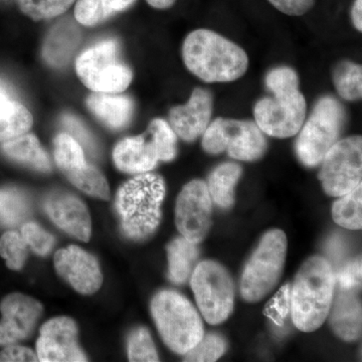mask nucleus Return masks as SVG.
I'll return each mask as SVG.
<instances>
[{
  "label": "nucleus",
  "instance_id": "nucleus-34",
  "mask_svg": "<svg viewBox=\"0 0 362 362\" xmlns=\"http://www.w3.org/2000/svg\"><path fill=\"white\" fill-rule=\"evenodd\" d=\"M128 357L130 361H158L153 340L149 331L139 327L131 333L128 339Z\"/></svg>",
  "mask_w": 362,
  "mask_h": 362
},
{
  "label": "nucleus",
  "instance_id": "nucleus-20",
  "mask_svg": "<svg viewBox=\"0 0 362 362\" xmlns=\"http://www.w3.org/2000/svg\"><path fill=\"white\" fill-rule=\"evenodd\" d=\"M88 109L107 127L119 130L132 119L134 104L129 97L94 92L87 99Z\"/></svg>",
  "mask_w": 362,
  "mask_h": 362
},
{
  "label": "nucleus",
  "instance_id": "nucleus-43",
  "mask_svg": "<svg viewBox=\"0 0 362 362\" xmlns=\"http://www.w3.org/2000/svg\"><path fill=\"white\" fill-rule=\"evenodd\" d=\"M149 6L157 9H166L173 6L176 0H146Z\"/></svg>",
  "mask_w": 362,
  "mask_h": 362
},
{
  "label": "nucleus",
  "instance_id": "nucleus-30",
  "mask_svg": "<svg viewBox=\"0 0 362 362\" xmlns=\"http://www.w3.org/2000/svg\"><path fill=\"white\" fill-rule=\"evenodd\" d=\"M30 214V204L21 190L14 187L0 189V221L4 225H20Z\"/></svg>",
  "mask_w": 362,
  "mask_h": 362
},
{
  "label": "nucleus",
  "instance_id": "nucleus-3",
  "mask_svg": "<svg viewBox=\"0 0 362 362\" xmlns=\"http://www.w3.org/2000/svg\"><path fill=\"white\" fill-rule=\"evenodd\" d=\"M165 197V182L160 175H136L119 188L116 211L124 235L131 240H143L156 232L161 220V204Z\"/></svg>",
  "mask_w": 362,
  "mask_h": 362
},
{
  "label": "nucleus",
  "instance_id": "nucleus-44",
  "mask_svg": "<svg viewBox=\"0 0 362 362\" xmlns=\"http://www.w3.org/2000/svg\"><path fill=\"white\" fill-rule=\"evenodd\" d=\"M8 100H13L11 99V94H9L8 90H7L4 85L0 84V103L8 101Z\"/></svg>",
  "mask_w": 362,
  "mask_h": 362
},
{
  "label": "nucleus",
  "instance_id": "nucleus-29",
  "mask_svg": "<svg viewBox=\"0 0 362 362\" xmlns=\"http://www.w3.org/2000/svg\"><path fill=\"white\" fill-rule=\"evenodd\" d=\"M66 176L76 187L85 194L104 201L110 199V188L106 178L92 164L86 163L83 168L66 173Z\"/></svg>",
  "mask_w": 362,
  "mask_h": 362
},
{
  "label": "nucleus",
  "instance_id": "nucleus-12",
  "mask_svg": "<svg viewBox=\"0 0 362 362\" xmlns=\"http://www.w3.org/2000/svg\"><path fill=\"white\" fill-rule=\"evenodd\" d=\"M319 180L324 192L331 197H342L361 185L362 139L351 136L338 140L325 154Z\"/></svg>",
  "mask_w": 362,
  "mask_h": 362
},
{
  "label": "nucleus",
  "instance_id": "nucleus-13",
  "mask_svg": "<svg viewBox=\"0 0 362 362\" xmlns=\"http://www.w3.org/2000/svg\"><path fill=\"white\" fill-rule=\"evenodd\" d=\"M175 223L183 238L197 245L211 226V197L204 181L195 180L181 190L176 201Z\"/></svg>",
  "mask_w": 362,
  "mask_h": 362
},
{
  "label": "nucleus",
  "instance_id": "nucleus-35",
  "mask_svg": "<svg viewBox=\"0 0 362 362\" xmlns=\"http://www.w3.org/2000/svg\"><path fill=\"white\" fill-rule=\"evenodd\" d=\"M226 340L218 334H209L202 337L201 341L194 349L185 354V361L209 362L216 361L225 354Z\"/></svg>",
  "mask_w": 362,
  "mask_h": 362
},
{
  "label": "nucleus",
  "instance_id": "nucleus-28",
  "mask_svg": "<svg viewBox=\"0 0 362 362\" xmlns=\"http://www.w3.org/2000/svg\"><path fill=\"white\" fill-rule=\"evenodd\" d=\"M54 156L57 165L65 175L87 163L82 145L69 133H61L54 138Z\"/></svg>",
  "mask_w": 362,
  "mask_h": 362
},
{
  "label": "nucleus",
  "instance_id": "nucleus-24",
  "mask_svg": "<svg viewBox=\"0 0 362 362\" xmlns=\"http://www.w3.org/2000/svg\"><path fill=\"white\" fill-rule=\"evenodd\" d=\"M136 0H78L75 18L85 26H95L122 13L134 4Z\"/></svg>",
  "mask_w": 362,
  "mask_h": 362
},
{
  "label": "nucleus",
  "instance_id": "nucleus-5",
  "mask_svg": "<svg viewBox=\"0 0 362 362\" xmlns=\"http://www.w3.org/2000/svg\"><path fill=\"white\" fill-rule=\"evenodd\" d=\"M151 313L162 339L176 354H187L204 337L199 314L177 292H159L152 300Z\"/></svg>",
  "mask_w": 362,
  "mask_h": 362
},
{
  "label": "nucleus",
  "instance_id": "nucleus-21",
  "mask_svg": "<svg viewBox=\"0 0 362 362\" xmlns=\"http://www.w3.org/2000/svg\"><path fill=\"white\" fill-rule=\"evenodd\" d=\"M1 150L4 156L11 160L23 164L40 173H49L52 170L49 156L35 135L25 133L13 139L7 140L2 143Z\"/></svg>",
  "mask_w": 362,
  "mask_h": 362
},
{
  "label": "nucleus",
  "instance_id": "nucleus-6",
  "mask_svg": "<svg viewBox=\"0 0 362 362\" xmlns=\"http://www.w3.org/2000/svg\"><path fill=\"white\" fill-rule=\"evenodd\" d=\"M76 71L81 82L97 93L120 94L129 87L133 73L121 56L116 40H105L78 54Z\"/></svg>",
  "mask_w": 362,
  "mask_h": 362
},
{
  "label": "nucleus",
  "instance_id": "nucleus-33",
  "mask_svg": "<svg viewBox=\"0 0 362 362\" xmlns=\"http://www.w3.org/2000/svg\"><path fill=\"white\" fill-rule=\"evenodd\" d=\"M78 37L77 33H62L59 28L56 32L52 33V35L49 33V39H47L44 49L45 59L51 63L54 54L58 52L54 66L65 64L66 59H68L74 47H76L78 44Z\"/></svg>",
  "mask_w": 362,
  "mask_h": 362
},
{
  "label": "nucleus",
  "instance_id": "nucleus-26",
  "mask_svg": "<svg viewBox=\"0 0 362 362\" xmlns=\"http://www.w3.org/2000/svg\"><path fill=\"white\" fill-rule=\"evenodd\" d=\"M333 204L332 218L338 226L349 230H361L362 226V185Z\"/></svg>",
  "mask_w": 362,
  "mask_h": 362
},
{
  "label": "nucleus",
  "instance_id": "nucleus-8",
  "mask_svg": "<svg viewBox=\"0 0 362 362\" xmlns=\"http://www.w3.org/2000/svg\"><path fill=\"white\" fill-rule=\"evenodd\" d=\"M287 238L280 230H269L247 261L240 293L247 302H258L275 288L285 266Z\"/></svg>",
  "mask_w": 362,
  "mask_h": 362
},
{
  "label": "nucleus",
  "instance_id": "nucleus-2",
  "mask_svg": "<svg viewBox=\"0 0 362 362\" xmlns=\"http://www.w3.org/2000/svg\"><path fill=\"white\" fill-rule=\"evenodd\" d=\"M335 278L327 259L315 256L307 259L298 272L291 288V313L298 329L312 332L329 314Z\"/></svg>",
  "mask_w": 362,
  "mask_h": 362
},
{
  "label": "nucleus",
  "instance_id": "nucleus-42",
  "mask_svg": "<svg viewBox=\"0 0 362 362\" xmlns=\"http://www.w3.org/2000/svg\"><path fill=\"white\" fill-rule=\"evenodd\" d=\"M352 23L357 30H362V0H356L351 11Z\"/></svg>",
  "mask_w": 362,
  "mask_h": 362
},
{
  "label": "nucleus",
  "instance_id": "nucleus-1",
  "mask_svg": "<svg viewBox=\"0 0 362 362\" xmlns=\"http://www.w3.org/2000/svg\"><path fill=\"white\" fill-rule=\"evenodd\" d=\"M185 65L206 83H228L242 78L249 66L247 52L213 30L190 33L182 45Z\"/></svg>",
  "mask_w": 362,
  "mask_h": 362
},
{
  "label": "nucleus",
  "instance_id": "nucleus-40",
  "mask_svg": "<svg viewBox=\"0 0 362 362\" xmlns=\"http://www.w3.org/2000/svg\"><path fill=\"white\" fill-rule=\"evenodd\" d=\"M281 13L288 16H300L308 13L315 0H268Z\"/></svg>",
  "mask_w": 362,
  "mask_h": 362
},
{
  "label": "nucleus",
  "instance_id": "nucleus-25",
  "mask_svg": "<svg viewBox=\"0 0 362 362\" xmlns=\"http://www.w3.org/2000/svg\"><path fill=\"white\" fill-rule=\"evenodd\" d=\"M33 124L32 113L20 102L8 100L0 103V142L28 133Z\"/></svg>",
  "mask_w": 362,
  "mask_h": 362
},
{
  "label": "nucleus",
  "instance_id": "nucleus-10",
  "mask_svg": "<svg viewBox=\"0 0 362 362\" xmlns=\"http://www.w3.org/2000/svg\"><path fill=\"white\" fill-rule=\"evenodd\" d=\"M190 284L207 323L220 324L232 314L235 285L228 272L220 264L214 261L199 263L192 273Z\"/></svg>",
  "mask_w": 362,
  "mask_h": 362
},
{
  "label": "nucleus",
  "instance_id": "nucleus-31",
  "mask_svg": "<svg viewBox=\"0 0 362 362\" xmlns=\"http://www.w3.org/2000/svg\"><path fill=\"white\" fill-rule=\"evenodd\" d=\"M76 0H18L21 11L33 21L49 20L65 13Z\"/></svg>",
  "mask_w": 362,
  "mask_h": 362
},
{
  "label": "nucleus",
  "instance_id": "nucleus-9",
  "mask_svg": "<svg viewBox=\"0 0 362 362\" xmlns=\"http://www.w3.org/2000/svg\"><path fill=\"white\" fill-rule=\"evenodd\" d=\"M202 135L204 151L214 156L226 151L233 159L255 161L267 150L263 131L252 121L216 118Z\"/></svg>",
  "mask_w": 362,
  "mask_h": 362
},
{
  "label": "nucleus",
  "instance_id": "nucleus-41",
  "mask_svg": "<svg viewBox=\"0 0 362 362\" xmlns=\"http://www.w3.org/2000/svg\"><path fill=\"white\" fill-rule=\"evenodd\" d=\"M23 361H39L37 352L28 347L16 345V343L6 345V349L0 352V362Z\"/></svg>",
  "mask_w": 362,
  "mask_h": 362
},
{
  "label": "nucleus",
  "instance_id": "nucleus-23",
  "mask_svg": "<svg viewBox=\"0 0 362 362\" xmlns=\"http://www.w3.org/2000/svg\"><path fill=\"white\" fill-rule=\"evenodd\" d=\"M169 278L175 284L187 282L199 258L197 245L185 238L173 240L168 247Z\"/></svg>",
  "mask_w": 362,
  "mask_h": 362
},
{
  "label": "nucleus",
  "instance_id": "nucleus-37",
  "mask_svg": "<svg viewBox=\"0 0 362 362\" xmlns=\"http://www.w3.org/2000/svg\"><path fill=\"white\" fill-rule=\"evenodd\" d=\"M291 312V286H283L273 299L267 304L265 314L270 317L276 325H284Z\"/></svg>",
  "mask_w": 362,
  "mask_h": 362
},
{
  "label": "nucleus",
  "instance_id": "nucleus-22",
  "mask_svg": "<svg viewBox=\"0 0 362 362\" xmlns=\"http://www.w3.org/2000/svg\"><path fill=\"white\" fill-rule=\"evenodd\" d=\"M243 169L235 163H223L209 176L207 189L211 201L223 209H230L235 204V185L239 182Z\"/></svg>",
  "mask_w": 362,
  "mask_h": 362
},
{
  "label": "nucleus",
  "instance_id": "nucleus-38",
  "mask_svg": "<svg viewBox=\"0 0 362 362\" xmlns=\"http://www.w3.org/2000/svg\"><path fill=\"white\" fill-rule=\"evenodd\" d=\"M335 282L340 289L357 290L361 286V259L349 262L343 268L334 274Z\"/></svg>",
  "mask_w": 362,
  "mask_h": 362
},
{
  "label": "nucleus",
  "instance_id": "nucleus-18",
  "mask_svg": "<svg viewBox=\"0 0 362 362\" xmlns=\"http://www.w3.org/2000/svg\"><path fill=\"white\" fill-rule=\"evenodd\" d=\"M45 211L62 230L77 239L88 242L90 237L89 211L78 197L56 192L45 201Z\"/></svg>",
  "mask_w": 362,
  "mask_h": 362
},
{
  "label": "nucleus",
  "instance_id": "nucleus-7",
  "mask_svg": "<svg viewBox=\"0 0 362 362\" xmlns=\"http://www.w3.org/2000/svg\"><path fill=\"white\" fill-rule=\"evenodd\" d=\"M346 121V112L339 101L330 96L317 102L310 117L299 131L295 150L307 168H315L338 141Z\"/></svg>",
  "mask_w": 362,
  "mask_h": 362
},
{
  "label": "nucleus",
  "instance_id": "nucleus-16",
  "mask_svg": "<svg viewBox=\"0 0 362 362\" xmlns=\"http://www.w3.org/2000/svg\"><path fill=\"white\" fill-rule=\"evenodd\" d=\"M54 267L59 275L81 294H94L103 283L97 259L77 246L57 252Z\"/></svg>",
  "mask_w": 362,
  "mask_h": 362
},
{
  "label": "nucleus",
  "instance_id": "nucleus-17",
  "mask_svg": "<svg viewBox=\"0 0 362 362\" xmlns=\"http://www.w3.org/2000/svg\"><path fill=\"white\" fill-rule=\"evenodd\" d=\"M213 96L207 90L197 88L187 104L169 112V125L185 141L192 142L204 134L213 116Z\"/></svg>",
  "mask_w": 362,
  "mask_h": 362
},
{
  "label": "nucleus",
  "instance_id": "nucleus-15",
  "mask_svg": "<svg viewBox=\"0 0 362 362\" xmlns=\"http://www.w3.org/2000/svg\"><path fill=\"white\" fill-rule=\"evenodd\" d=\"M0 346L14 344L32 334L42 313L37 300L21 293L7 295L0 303Z\"/></svg>",
  "mask_w": 362,
  "mask_h": 362
},
{
  "label": "nucleus",
  "instance_id": "nucleus-11",
  "mask_svg": "<svg viewBox=\"0 0 362 362\" xmlns=\"http://www.w3.org/2000/svg\"><path fill=\"white\" fill-rule=\"evenodd\" d=\"M271 93L273 96L259 100L255 106L257 125L272 137L289 138L298 134L307 114L306 99L299 87Z\"/></svg>",
  "mask_w": 362,
  "mask_h": 362
},
{
  "label": "nucleus",
  "instance_id": "nucleus-19",
  "mask_svg": "<svg viewBox=\"0 0 362 362\" xmlns=\"http://www.w3.org/2000/svg\"><path fill=\"white\" fill-rule=\"evenodd\" d=\"M356 291L342 290L328 314L331 328L344 341H354L361 335V302Z\"/></svg>",
  "mask_w": 362,
  "mask_h": 362
},
{
  "label": "nucleus",
  "instance_id": "nucleus-32",
  "mask_svg": "<svg viewBox=\"0 0 362 362\" xmlns=\"http://www.w3.org/2000/svg\"><path fill=\"white\" fill-rule=\"evenodd\" d=\"M0 256L6 265L14 271L21 270L28 258V245L21 233L6 232L0 238Z\"/></svg>",
  "mask_w": 362,
  "mask_h": 362
},
{
  "label": "nucleus",
  "instance_id": "nucleus-36",
  "mask_svg": "<svg viewBox=\"0 0 362 362\" xmlns=\"http://www.w3.org/2000/svg\"><path fill=\"white\" fill-rule=\"evenodd\" d=\"M21 235L35 254L47 256L54 246V238L35 223H25Z\"/></svg>",
  "mask_w": 362,
  "mask_h": 362
},
{
  "label": "nucleus",
  "instance_id": "nucleus-4",
  "mask_svg": "<svg viewBox=\"0 0 362 362\" xmlns=\"http://www.w3.org/2000/svg\"><path fill=\"white\" fill-rule=\"evenodd\" d=\"M177 135L162 119L150 122L144 134L117 143L113 160L119 170L131 175L149 173L159 161H171L177 153Z\"/></svg>",
  "mask_w": 362,
  "mask_h": 362
},
{
  "label": "nucleus",
  "instance_id": "nucleus-14",
  "mask_svg": "<svg viewBox=\"0 0 362 362\" xmlns=\"http://www.w3.org/2000/svg\"><path fill=\"white\" fill-rule=\"evenodd\" d=\"M37 354L42 362L87 361L78 344V327L69 317H56L40 328Z\"/></svg>",
  "mask_w": 362,
  "mask_h": 362
},
{
  "label": "nucleus",
  "instance_id": "nucleus-39",
  "mask_svg": "<svg viewBox=\"0 0 362 362\" xmlns=\"http://www.w3.org/2000/svg\"><path fill=\"white\" fill-rule=\"evenodd\" d=\"M62 123L64 127L68 131L69 134L73 136L77 141L80 142L82 146L87 147L89 150H95L94 140L90 136L89 131L85 127L84 124L81 122L77 117L66 114L62 118Z\"/></svg>",
  "mask_w": 362,
  "mask_h": 362
},
{
  "label": "nucleus",
  "instance_id": "nucleus-27",
  "mask_svg": "<svg viewBox=\"0 0 362 362\" xmlns=\"http://www.w3.org/2000/svg\"><path fill=\"white\" fill-rule=\"evenodd\" d=\"M333 83L342 99L358 101L362 96L361 66L354 62H340L333 71Z\"/></svg>",
  "mask_w": 362,
  "mask_h": 362
}]
</instances>
